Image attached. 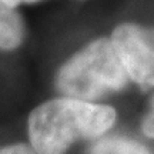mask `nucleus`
Returning <instances> with one entry per match:
<instances>
[{
	"instance_id": "nucleus-2",
	"label": "nucleus",
	"mask_w": 154,
	"mask_h": 154,
	"mask_svg": "<svg viewBox=\"0 0 154 154\" xmlns=\"http://www.w3.org/2000/svg\"><path fill=\"white\" fill-rule=\"evenodd\" d=\"M128 82L124 67L109 38H99L67 60L56 84L64 97L91 101L123 88Z\"/></svg>"
},
{
	"instance_id": "nucleus-7",
	"label": "nucleus",
	"mask_w": 154,
	"mask_h": 154,
	"mask_svg": "<svg viewBox=\"0 0 154 154\" xmlns=\"http://www.w3.org/2000/svg\"><path fill=\"white\" fill-rule=\"evenodd\" d=\"M141 131H143L144 136L154 138V97L151 100L150 111L147 113V116L144 117L143 123H141Z\"/></svg>"
},
{
	"instance_id": "nucleus-1",
	"label": "nucleus",
	"mask_w": 154,
	"mask_h": 154,
	"mask_svg": "<svg viewBox=\"0 0 154 154\" xmlns=\"http://www.w3.org/2000/svg\"><path fill=\"white\" fill-rule=\"evenodd\" d=\"M113 107L69 97L49 100L27 120L30 147L36 154H66L79 140L104 136L116 123Z\"/></svg>"
},
{
	"instance_id": "nucleus-5",
	"label": "nucleus",
	"mask_w": 154,
	"mask_h": 154,
	"mask_svg": "<svg viewBox=\"0 0 154 154\" xmlns=\"http://www.w3.org/2000/svg\"><path fill=\"white\" fill-rule=\"evenodd\" d=\"M90 154H154L144 144L120 136L99 138L90 150Z\"/></svg>"
},
{
	"instance_id": "nucleus-3",
	"label": "nucleus",
	"mask_w": 154,
	"mask_h": 154,
	"mask_svg": "<svg viewBox=\"0 0 154 154\" xmlns=\"http://www.w3.org/2000/svg\"><path fill=\"white\" fill-rule=\"evenodd\" d=\"M110 42L128 79L141 87H154V29L121 24Z\"/></svg>"
},
{
	"instance_id": "nucleus-4",
	"label": "nucleus",
	"mask_w": 154,
	"mask_h": 154,
	"mask_svg": "<svg viewBox=\"0 0 154 154\" xmlns=\"http://www.w3.org/2000/svg\"><path fill=\"white\" fill-rule=\"evenodd\" d=\"M24 38V24L20 14L0 0V49L13 50Z\"/></svg>"
},
{
	"instance_id": "nucleus-8",
	"label": "nucleus",
	"mask_w": 154,
	"mask_h": 154,
	"mask_svg": "<svg viewBox=\"0 0 154 154\" xmlns=\"http://www.w3.org/2000/svg\"><path fill=\"white\" fill-rule=\"evenodd\" d=\"M6 6H9L10 9H16L19 5L22 3H36V2H40V0H2Z\"/></svg>"
},
{
	"instance_id": "nucleus-6",
	"label": "nucleus",
	"mask_w": 154,
	"mask_h": 154,
	"mask_svg": "<svg viewBox=\"0 0 154 154\" xmlns=\"http://www.w3.org/2000/svg\"><path fill=\"white\" fill-rule=\"evenodd\" d=\"M0 154H36L29 144L17 143V144H9V146H2L0 147Z\"/></svg>"
}]
</instances>
